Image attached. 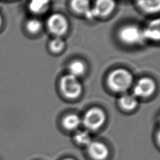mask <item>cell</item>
Here are the masks:
<instances>
[{
    "label": "cell",
    "mask_w": 160,
    "mask_h": 160,
    "mask_svg": "<svg viewBox=\"0 0 160 160\" xmlns=\"http://www.w3.org/2000/svg\"><path fill=\"white\" fill-rule=\"evenodd\" d=\"M65 47V42L60 37H55L49 43V48L53 53H58L63 50Z\"/></svg>",
    "instance_id": "cell-17"
},
{
    "label": "cell",
    "mask_w": 160,
    "mask_h": 160,
    "mask_svg": "<svg viewBox=\"0 0 160 160\" xmlns=\"http://www.w3.org/2000/svg\"><path fill=\"white\" fill-rule=\"evenodd\" d=\"M59 89L61 94L70 100L79 98L82 92V86L78 78L69 74L61 77Z\"/></svg>",
    "instance_id": "cell-2"
},
{
    "label": "cell",
    "mask_w": 160,
    "mask_h": 160,
    "mask_svg": "<svg viewBox=\"0 0 160 160\" xmlns=\"http://www.w3.org/2000/svg\"><path fill=\"white\" fill-rule=\"evenodd\" d=\"M2 22H3V20H2V17L1 16V14H0V28L1 27L2 24Z\"/></svg>",
    "instance_id": "cell-19"
},
{
    "label": "cell",
    "mask_w": 160,
    "mask_h": 160,
    "mask_svg": "<svg viewBox=\"0 0 160 160\" xmlns=\"http://www.w3.org/2000/svg\"><path fill=\"white\" fill-rule=\"evenodd\" d=\"M74 141L80 146L86 147L92 141L88 131H79L75 135Z\"/></svg>",
    "instance_id": "cell-18"
},
{
    "label": "cell",
    "mask_w": 160,
    "mask_h": 160,
    "mask_svg": "<svg viewBox=\"0 0 160 160\" xmlns=\"http://www.w3.org/2000/svg\"><path fill=\"white\" fill-rule=\"evenodd\" d=\"M106 119V114L102 109L93 107L85 112L81 121L88 131H96L104 125Z\"/></svg>",
    "instance_id": "cell-3"
},
{
    "label": "cell",
    "mask_w": 160,
    "mask_h": 160,
    "mask_svg": "<svg viewBox=\"0 0 160 160\" xmlns=\"http://www.w3.org/2000/svg\"><path fill=\"white\" fill-rule=\"evenodd\" d=\"M118 36L119 40L127 45L141 44L146 41L142 29L135 24L122 26L118 31Z\"/></svg>",
    "instance_id": "cell-4"
},
{
    "label": "cell",
    "mask_w": 160,
    "mask_h": 160,
    "mask_svg": "<svg viewBox=\"0 0 160 160\" xmlns=\"http://www.w3.org/2000/svg\"><path fill=\"white\" fill-rule=\"evenodd\" d=\"M120 108L125 111H132L138 106V100L133 94H124L118 99Z\"/></svg>",
    "instance_id": "cell-10"
},
{
    "label": "cell",
    "mask_w": 160,
    "mask_h": 160,
    "mask_svg": "<svg viewBox=\"0 0 160 160\" xmlns=\"http://www.w3.org/2000/svg\"><path fill=\"white\" fill-rule=\"evenodd\" d=\"M133 76L130 71L124 68H117L109 72L107 84L111 91L116 92H125L132 86Z\"/></svg>",
    "instance_id": "cell-1"
},
{
    "label": "cell",
    "mask_w": 160,
    "mask_h": 160,
    "mask_svg": "<svg viewBox=\"0 0 160 160\" xmlns=\"http://www.w3.org/2000/svg\"><path fill=\"white\" fill-rule=\"evenodd\" d=\"M86 148L87 153L92 160H107L109 158V148L102 142L92 141Z\"/></svg>",
    "instance_id": "cell-7"
},
{
    "label": "cell",
    "mask_w": 160,
    "mask_h": 160,
    "mask_svg": "<svg viewBox=\"0 0 160 160\" xmlns=\"http://www.w3.org/2000/svg\"><path fill=\"white\" fill-rule=\"evenodd\" d=\"M46 24L49 31L55 37L61 38L69 29V22L67 18L59 13H54L49 16Z\"/></svg>",
    "instance_id": "cell-5"
},
{
    "label": "cell",
    "mask_w": 160,
    "mask_h": 160,
    "mask_svg": "<svg viewBox=\"0 0 160 160\" xmlns=\"http://www.w3.org/2000/svg\"><path fill=\"white\" fill-rule=\"evenodd\" d=\"M50 6V0H29L28 8L34 14H41L46 12Z\"/></svg>",
    "instance_id": "cell-14"
},
{
    "label": "cell",
    "mask_w": 160,
    "mask_h": 160,
    "mask_svg": "<svg viewBox=\"0 0 160 160\" xmlns=\"http://www.w3.org/2000/svg\"><path fill=\"white\" fill-rule=\"evenodd\" d=\"M69 74L79 78L84 74L86 71V66L84 63L80 60H74L72 61L68 66Z\"/></svg>",
    "instance_id": "cell-15"
},
{
    "label": "cell",
    "mask_w": 160,
    "mask_h": 160,
    "mask_svg": "<svg viewBox=\"0 0 160 160\" xmlns=\"http://www.w3.org/2000/svg\"><path fill=\"white\" fill-rule=\"evenodd\" d=\"M115 0H96L91 8L93 18L106 17L110 15L116 8Z\"/></svg>",
    "instance_id": "cell-8"
},
{
    "label": "cell",
    "mask_w": 160,
    "mask_h": 160,
    "mask_svg": "<svg viewBox=\"0 0 160 160\" xmlns=\"http://www.w3.org/2000/svg\"><path fill=\"white\" fill-rule=\"evenodd\" d=\"M156 88V82L152 79L149 77L141 78L135 84L132 94L137 98H147L154 93Z\"/></svg>",
    "instance_id": "cell-6"
},
{
    "label": "cell",
    "mask_w": 160,
    "mask_h": 160,
    "mask_svg": "<svg viewBox=\"0 0 160 160\" xmlns=\"http://www.w3.org/2000/svg\"><path fill=\"white\" fill-rule=\"evenodd\" d=\"M145 40L158 41L160 39V20L159 18L150 21L147 26L142 29Z\"/></svg>",
    "instance_id": "cell-9"
},
{
    "label": "cell",
    "mask_w": 160,
    "mask_h": 160,
    "mask_svg": "<svg viewBox=\"0 0 160 160\" xmlns=\"http://www.w3.org/2000/svg\"><path fill=\"white\" fill-rule=\"evenodd\" d=\"M138 8L147 14H155L160 10V0H136Z\"/></svg>",
    "instance_id": "cell-12"
},
{
    "label": "cell",
    "mask_w": 160,
    "mask_h": 160,
    "mask_svg": "<svg viewBox=\"0 0 160 160\" xmlns=\"http://www.w3.org/2000/svg\"><path fill=\"white\" fill-rule=\"evenodd\" d=\"M25 27L28 32L31 34H36L41 31L42 24L38 19L31 18L26 22Z\"/></svg>",
    "instance_id": "cell-16"
},
{
    "label": "cell",
    "mask_w": 160,
    "mask_h": 160,
    "mask_svg": "<svg viewBox=\"0 0 160 160\" xmlns=\"http://www.w3.org/2000/svg\"><path fill=\"white\" fill-rule=\"evenodd\" d=\"M61 124L66 130L72 131L79 128L81 124H82V121L81 118L78 114L71 113L62 118Z\"/></svg>",
    "instance_id": "cell-11"
},
{
    "label": "cell",
    "mask_w": 160,
    "mask_h": 160,
    "mask_svg": "<svg viewBox=\"0 0 160 160\" xmlns=\"http://www.w3.org/2000/svg\"><path fill=\"white\" fill-rule=\"evenodd\" d=\"M62 160H75L73 158H66V159H64Z\"/></svg>",
    "instance_id": "cell-20"
},
{
    "label": "cell",
    "mask_w": 160,
    "mask_h": 160,
    "mask_svg": "<svg viewBox=\"0 0 160 160\" xmlns=\"http://www.w3.org/2000/svg\"><path fill=\"white\" fill-rule=\"evenodd\" d=\"M70 6L76 14L83 15L86 18L92 8L89 0H71Z\"/></svg>",
    "instance_id": "cell-13"
}]
</instances>
